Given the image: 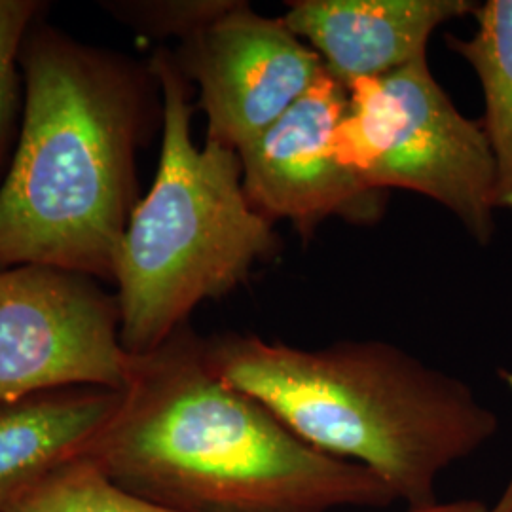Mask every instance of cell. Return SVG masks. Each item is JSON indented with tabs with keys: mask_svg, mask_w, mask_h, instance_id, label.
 Returning a JSON list of instances; mask_svg holds the SVG:
<instances>
[{
	"mask_svg": "<svg viewBox=\"0 0 512 512\" xmlns=\"http://www.w3.org/2000/svg\"><path fill=\"white\" fill-rule=\"evenodd\" d=\"M198 88L205 141L239 152L275 124L325 73L321 57L283 18L239 2L173 52Z\"/></svg>",
	"mask_w": 512,
	"mask_h": 512,
	"instance_id": "obj_7",
	"label": "cell"
},
{
	"mask_svg": "<svg viewBox=\"0 0 512 512\" xmlns=\"http://www.w3.org/2000/svg\"><path fill=\"white\" fill-rule=\"evenodd\" d=\"M148 69L162 93L160 160L114 260L120 340L131 355L162 346L200 304L236 291L281 251L275 224L245 194L238 152L194 143V86L173 52L156 50Z\"/></svg>",
	"mask_w": 512,
	"mask_h": 512,
	"instance_id": "obj_4",
	"label": "cell"
},
{
	"mask_svg": "<svg viewBox=\"0 0 512 512\" xmlns=\"http://www.w3.org/2000/svg\"><path fill=\"white\" fill-rule=\"evenodd\" d=\"M184 325L135 355L122 403L82 456L114 486L169 512L387 509L397 497L363 465L298 439L255 397L224 384Z\"/></svg>",
	"mask_w": 512,
	"mask_h": 512,
	"instance_id": "obj_1",
	"label": "cell"
},
{
	"mask_svg": "<svg viewBox=\"0 0 512 512\" xmlns=\"http://www.w3.org/2000/svg\"><path fill=\"white\" fill-rule=\"evenodd\" d=\"M469 37L446 42L476 74L482 97V129L495 165L497 211L512 215V0L478 2Z\"/></svg>",
	"mask_w": 512,
	"mask_h": 512,
	"instance_id": "obj_11",
	"label": "cell"
},
{
	"mask_svg": "<svg viewBox=\"0 0 512 512\" xmlns=\"http://www.w3.org/2000/svg\"><path fill=\"white\" fill-rule=\"evenodd\" d=\"M348 110V88L325 69L275 124L239 150L243 188L272 224L287 220L310 239L329 219L372 226L387 194L361 183L338 162L334 129Z\"/></svg>",
	"mask_w": 512,
	"mask_h": 512,
	"instance_id": "obj_8",
	"label": "cell"
},
{
	"mask_svg": "<svg viewBox=\"0 0 512 512\" xmlns=\"http://www.w3.org/2000/svg\"><path fill=\"white\" fill-rule=\"evenodd\" d=\"M133 365L118 298L93 277L38 264L0 270V404L78 385L124 391Z\"/></svg>",
	"mask_w": 512,
	"mask_h": 512,
	"instance_id": "obj_6",
	"label": "cell"
},
{
	"mask_svg": "<svg viewBox=\"0 0 512 512\" xmlns=\"http://www.w3.org/2000/svg\"><path fill=\"white\" fill-rule=\"evenodd\" d=\"M346 88L348 110L334 129L338 162L372 190H408L439 203L488 247L497 213L490 145L482 124L444 92L429 59Z\"/></svg>",
	"mask_w": 512,
	"mask_h": 512,
	"instance_id": "obj_5",
	"label": "cell"
},
{
	"mask_svg": "<svg viewBox=\"0 0 512 512\" xmlns=\"http://www.w3.org/2000/svg\"><path fill=\"white\" fill-rule=\"evenodd\" d=\"M203 348L224 384L268 406L321 454L380 476L408 509L435 505L442 473L499 429L471 385L384 340L304 349L224 332Z\"/></svg>",
	"mask_w": 512,
	"mask_h": 512,
	"instance_id": "obj_3",
	"label": "cell"
},
{
	"mask_svg": "<svg viewBox=\"0 0 512 512\" xmlns=\"http://www.w3.org/2000/svg\"><path fill=\"white\" fill-rule=\"evenodd\" d=\"M44 8L46 4L38 0H0V152L18 114L21 48Z\"/></svg>",
	"mask_w": 512,
	"mask_h": 512,
	"instance_id": "obj_14",
	"label": "cell"
},
{
	"mask_svg": "<svg viewBox=\"0 0 512 512\" xmlns=\"http://www.w3.org/2000/svg\"><path fill=\"white\" fill-rule=\"evenodd\" d=\"M4 512H169L114 486L86 456L42 478Z\"/></svg>",
	"mask_w": 512,
	"mask_h": 512,
	"instance_id": "obj_12",
	"label": "cell"
},
{
	"mask_svg": "<svg viewBox=\"0 0 512 512\" xmlns=\"http://www.w3.org/2000/svg\"><path fill=\"white\" fill-rule=\"evenodd\" d=\"M18 150L0 184V270L38 264L114 281L137 205V152L162 120L148 65L35 23L19 55Z\"/></svg>",
	"mask_w": 512,
	"mask_h": 512,
	"instance_id": "obj_2",
	"label": "cell"
},
{
	"mask_svg": "<svg viewBox=\"0 0 512 512\" xmlns=\"http://www.w3.org/2000/svg\"><path fill=\"white\" fill-rule=\"evenodd\" d=\"M236 0H105L103 10L143 37L179 38L200 33L226 14Z\"/></svg>",
	"mask_w": 512,
	"mask_h": 512,
	"instance_id": "obj_13",
	"label": "cell"
},
{
	"mask_svg": "<svg viewBox=\"0 0 512 512\" xmlns=\"http://www.w3.org/2000/svg\"><path fill=\"white\" fill-rule=\"evenodd\" d=\"M406 512H512V476L509 478L505 492L501 494L497 505L492 509L476 499H459V501H448V503L437 501L431 507L408 509Z\"/></svg>",
	"mask_w": 512,
	"mask_h": 512,
	"instance_id": "obj_15",
	"label": "cell"
},
{
	"mask_svg": "<svg viewBox=\"0 0 512 512\" xmlns=\"http://www.w3.org/2000/svg\"><path fill=\"white\" fill-rule=\"evenodd\" d=\"M122 393L78 385L0 404V512L82 456L120 408Z\"/></svg>",
	"mask_w": 512,
	"mask_h": 512,
	"instance_id": "obj_10",
	"label": "cell"
},
{
	"mask_svg": "<svg viewBox=\"0 0 512 512\" xmlns=\"http://www.w3.org/2000/svg\"><path fill=\"white\" fill-rule=\"evenodd\" d=\"M475 0H291L281 16L344 86L427 57L448 21L473 16Z\"/></svg>",
	"mask_w": 512,
	"mask_h": 512,
	"instance_id": "obj_9",
	"label": "cell"
}]
</instances>
